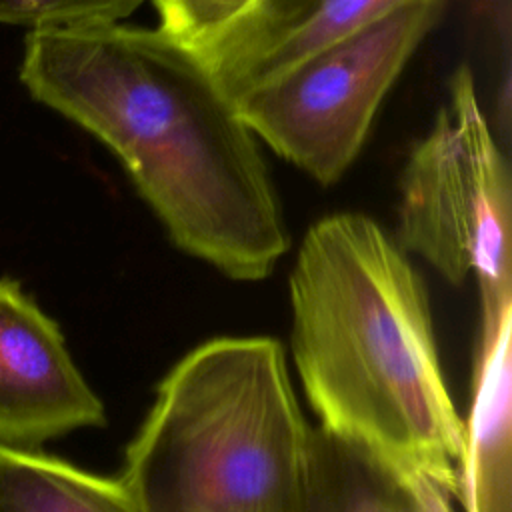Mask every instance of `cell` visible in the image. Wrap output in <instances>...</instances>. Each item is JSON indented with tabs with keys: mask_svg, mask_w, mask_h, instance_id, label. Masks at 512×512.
Wrapping results in <instances>:
<instances>
[{
	"mask_svg": "<svg viewBox=\"0 0 512 512\" xmlns=\"http://www.w3.org/2000/svg\"><path fill=\"white\" fill-rule=\"evenodd\" d=\"M142 0H0V24L42 28L86 22H120Z\"/></svg>",
	"mask_w": 512,
	"mask_h": 512,
	"instance_id": "obj_12",
	"label": "cell"
},
{
	"mask_svg": "<svg viewBox=\"0 0 512 512\" xmlns=\"http://www.w3.org/2000/svg\"><path fill=\"white\" fill-rule=\"evenodd\" d=\"M398 244L452 284L476 278L480 334L512 314L510 176L468 66L454 72L446 102L402 170Z\"/></svg>",
	"mask_w": 512,
	"mask_h": 512,
	"instance_id": "obj_4",
	"label": "cell"
},
{
	"mask_svg": "<svg viewBox=\"0 0 512 512\" xmlns=\"http://www.w3.org/2000/svg\"><path fill=\"white\" fill-rule=\"evenodd\" d=\"M454 496L312 426L308 512H452Z\"/></svg>",
	"mask_w": 512,
	"mask_h": 512,
	"instance_id": "obj_9",
	"label": "cell"
},
{
	"mask_svg": "<svg viewBox=\"0 0 512 512\" xmlns=\"http://www.w3.org/2000/svg\"><path fill=\"white\" fill-rule=\"evenodd\" d=\"M292 360L326 432L456 498L464 420L420 274L364 214L310 226L290 274Z\"/></svg>",
	"mask_w": 512,
	"mask_h": 512,
	"instance_id": "obj_2",
	"label": "cell"
},
{
	"mask_svg": "<svg viewBox=\"0 0 512 512\" xmlns=\"http://www.w3.org/2000/svg\"><path fill=\"white\" fill-rule=\"evenodd\" d=\"M0 512H136L118 476L60 456L0 446Z\"/></svg>",
	"mask_w": 512,
	"mask_h": 512,
	"instance_id": "obj_10",
	"label": "cell"
},
{
	"mask_svg": "<svg viewBox=\"0 0 512 512\" xmlns=\"http://www.w3.org/2000/svg\"><path fill=\"white\" fill-rule=\"evenodd\" d=\"M104 424V404L76 366L58 322L18 280L0 278V446L38 450Z\"/></svg>",
	"mask_w": 512,
	"mask_h": 512,
	"instance_id": "obj_6",
	"label": "cell"
},
{
	"mask_svg": "<svg viewBox=\"0 0 512 512\" xmlns=\"http://www.w3.org/2000/svg\"><path fill=\"white\" fill-rule=\"evenodd\" d=\"M310 444L280 342L222 336L162 376L118 480L136 512H308Z\"/></svg>",
	"mask_w": 512,
	"mask_h": 512,
	"instance_id": "obj_3",
	"label": "cell"
},
{
	"mask_svg": "<svg viewBox=\"0 0 512 512\" xmlns=\"http://www.w3.org/2000/svg\"><path fill=\"white\" fill-rule=\"evenodd\" d=\"M256 0H154L160 32L176 44L202 52L228 32Z\"/></svg>",
	"mask_w": 512,
	"mask_h": 512,
	"instance_id": "obj_11",
	"label": "cell"
},
{
	"mask_svg": "<svg viewBox=\"0 0 512 512\" xmlns=\"http://www.w3.org/2000/svg\"><path fill=\"white\" fill-rule=\"evenodd\" d=\"M512 314L480 334L464 420L458 492L464 512H512Z\"/></svg>",
	"mask_w": 512,
	"mask_h": 512,
	"instance_id": "obj_8",
	"label": "cell"
},
{
	"mask_svg": "<svg viewBox=\"0 0 512 512\" xmlns=\"http://www.w3.org/2000/svg\"><path fill=\"white\" fill-rule=\"evenodd\" d=\"M408 2L412 0H256L228 32L196 54L236 102Z\"/></svg>",
	"mask_w": 512,
	"mask_h": 512,
	"instance_id": "obj_7",
	"label": "cell"
},
{
	"mask_svg": "<svg viewBox=\"0 0 512 512\" xmlns=\"http://www.w3.org/2000/svg\"><path fill=\"white\" fill-rule=\"evenodd\" d=\"M20 78L100 138L172 242L234 280H262L288 248L266 162L204 60L120 22L32 28Z\"/></svg>",
	"mask_w": 512,
	"mask_h": 512,
	"instance_id": "obj_1",
	"label": "cell"
},
{
	"mask_svg": "<svg viewBox=\"0 0 512 512\" xmlns=\"http://www.w3.org/2000/svg\"><path fill=\"white\" fill-rule=\"evenodd\" d=\"M442 0H412L236 100L252 130L320 184L358 156L374 114Z\"/></svg>",
	"mask_w": 512,
	"mask_h": 512,
	"instance_id": "obj_5",
	"label": "cell"
}]
</instances>
